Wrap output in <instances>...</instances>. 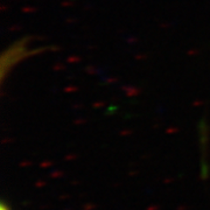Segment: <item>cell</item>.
I'll return each mask as SVG.
<instances>
[{
	"mask_svg": "<svg viewBox=\"0 0 210 210\" xmlns=\"http://www.w3.org/2000/svg\"><path fill=\"white\" fill-rule=\"evenodd\" d=\"M1 210H10V208L6 205V204H1V208H0Z\"/></svg>",
	"mask_w": 210,
	"mask_h": 210,
	"instance_id": "obj_1",
	"label": "cell"
}]
</instances>
